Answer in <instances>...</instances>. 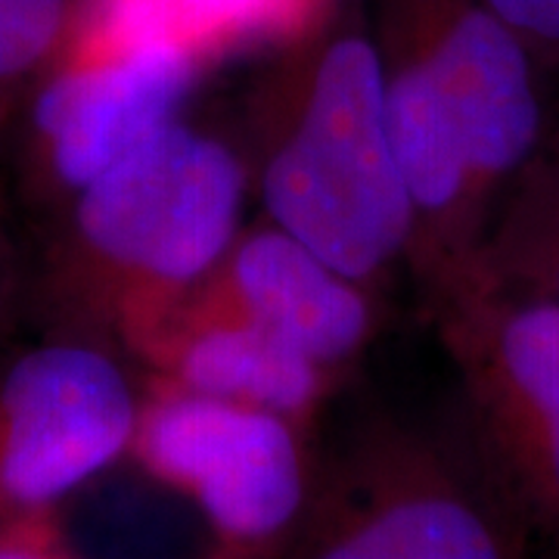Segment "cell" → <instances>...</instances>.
Instances as JSON below:
<instances>
[{
  "label": "cell",
  "instance_id": "1",
  "mask_svg": "<svg viewBox=\"0 0 559 559\" xmlns=\"http://www.w3.org/2000/svg\"><path fill=\"white\" fill-rule=\"evenodd\" d=\"M234 140L261 218L382 296L411 280L414 212L389 138L370 0H342L318 32L261 60Z\"/></svg>",
  "mask_w": 559,
  "mask_h": 559
},
{
  "label": "cell",
  "instance_id": "2",
  "mask_svg": "<svg viewBox=\"0 0 559 559\" xmlns=\"http://www.w3.org/2000/svg\"><path fill=\"white\" fill-rule=\"evenodd\" d=\"M246 205L249 178L234 131L180 116L38 221L25 305L47 333L121 352L215 267Z\"/></svg>",
  "mask_w": 559,
  "mask_h": 559
},
{
  "label": "cell",
  "instance_id": "3",
  "mask_svg": "<svg viewBox=\"0 0 559 559\" xmlns=\"http://www.w3.org/2000/svg\"><path fill=\"white\" fill-rule=\"evenodd\" d=\"M528 540L460 419L373 417L323 451L318 495L277 559H528Z\"/></svg>",
  "mask_w": 559,
  "mask_h": 559
},
{
  "label": "cell",
  "instance_id": "4",
  "mask_svg": "<svg viewBox=\"0 0 559 559\" xmlns=\"http://www.w3.org/2000/svg\"><path fill=\"white\" fill-rule=\"evenodd\" d=\"M460 389V426L520 510L559 550V301L481 264L426 301Z\"/></svg>",
  "mask_w": 559,
  "mask_h": 559
},
{
  "label": "cell",
  "instance_id": "5",
  "mask_svg": "<svg viewBox=\"0 0 559 559\" xmlns=\"http://www.w3.org/2000/svg\"><path fill=\"white\" fill-rule=\"evenodd\" d=\"M205 75L153 44L75 22L0 131L13 209L44 221L187 116Z\"/></svg>",
  "mask_w": 559,
  "mask_h": 559
},
{
  "label": "cell",
  "instance_id": "6",
  "mask_svg": "<svg viewBox=\"0 0 559 559\" xmlns=\"http://www.w3.org/2000/svg\"><path fill=\"white\" fill-rule=\"evenodd\" d=\"M128 463L193 503L215 557L277 559L318 495L323 448L314 426L143 377Z\"/></svg>",
  "mask_w": 559,
  "mask_h": 559
},
{
  "label": "cell",
  "instance_id": "7",
  "mask_svg": "<svg viewBox=\"0 0 559 559\" xmlns=\"http://www.w3.org/2000/svg\"><path fill=\"white\" fill-rule=\"evenodd\" d=\"M143 377L106 342L0 345V520L47 516L128 460Z\"/></svg>",
  "mask_w": 559,
  "mask_h": 559
},
{
  "label": "cell",
  "instance_id": "8",
  "mask_svg": "<svg viewBox=\"0 0 559 559\" xmlns=\"http://www.w3.org/2000/svg\"><path fill=\"white\" fill-rule=\"evenodd\" d=\"M373 35L417 62L457 124L491 212L559 121L554 75L485 0H370Z\"/></svg>",
  "mask_w": 559,
  "mask_h": 559
},
{
  "label": "cell",
  "instance_id": "9",
  "mask_svg": "<svg viewBox=\"0 0 559 559\" xmlns=\"http://www.w3.org/2000/svg\"><path fill=\"white\" fill-rule=\"evenodd\" d=\"M187 296L255 323L345 380L382 336L389 311V296L342 274L261 215L242 221Z\"/></svg>",
  "mask_w": 559,
  "mask_h": 559
},
{
  "label": "cell",
  "instance_id": "10",
  "mask_svg": "<svg viewBox=\"0 0 559 559\" xmlns=\"http://www.w3.org/2000/svg\"><path fill=\"white\" fill-rule=\"evenodd\" d=\"M143 377L237 401L318 429L345 377L249 320L183 296L121 345Z\"/></svg>",
  "mask_w": 559,
  "mask_h": 559
},
{
  "label": "cell",
  "instance_id": "11",
  "mask_svg": "<svg viewBox=\"0 0 559 559\" xmlns=\"http://www.w3.org/2000/svg\"><path fill=\"white\" fill-rule=\"evenodd\" d=\"M342 0H84L79 22L153 44L209 79L237 60H267L318 32Z\"/></svg>",
  "mask_w": 559,
  "mask_h": 559
},
{
  "label": "cell",
  "instance_id": "12",
  "mask_svg": "<svg viewBox=\"0 0 559 559\" xmlns=\"http://www.w3.org/2000/svg\"><path fill=\"white\" fill-rule=\"evenodd\" d=\"M479 264L510 286L559 301V197L532 168L500 200Z\"/></svg>",
  "mask_w": 559,
  "mask_h": 559
},
{
  "label": "cell",
  "instance_id": "13",
  "mask_svg": "<svg viewBox=\"0 0 559 559\" xmlns=\"http://www.w3.org/2000/svg\"><path fill=\"white\" fill-rule=\"evenodd\" d=\"M84 0H0V131L25 87L53 62Z\"/></svg>",
  "mask_w": 559,
  "mask_h": 559
},
{
  "label": "cell",
  "instance_id": "14",
  "mask_svg": "<svg viewBox=\"0 0 559 559\" xmlns=\"http://www.w3.org/2000/svg\"><path fill=\"white\" fill-rule=\"evenodd\" d=\"M538 62L559 79V0H485Z\"/></svg>",
  "mask_w": 559,
  "mask_h": 559
},
{
  "label": "cell",
  "instance_id": "15",
  "mask_svg": "<svg viewBox=\"0 0 559 559\" xmlns=\"http://www.w3.org/2000/svg\"><path fill=\"white\" fill-rule=\"evenodd\" d=\"M0 559H84L69 544L60 513L0 520ZM202 559H221L212 550Z\"/></svg>",
  "mask_w": 559,
  "mask_h": 559
},
{
  "label": "cell",
  "instance_id": "16",
  "mask_svg": "<svg viewBox=\"0 0 559 559\" xmlns=\"http://www.w3.org/2000/svg\"><path fill=\"white\" fill-rule=\"evenodd\" d=\"M25 305V259L13 234V200L0 197V345H7V330Z\"/></svg>",
  "mask_w": 559,
  "mask_h": 559
},
{
  "label": "cell",
  "instance_id": "17",
  "mask_svg": "<svg viewBox=\"0 0 559 559\" xmlns=\"http://www.w3.org/2000/svg\"><path fill=\"white\" fill-rule=\"evenodd\" d=\"M535 175H538L554 193L559 197V124L554 128V134H550V140L544 143V150L538 153V159L528 165Z\"/></svg>",
  "mask_w": 559,
  "mask_h": 559
},
{
  "label": "cell",
  "instance_id": "18",
  "mask_svg": "<svg viewBox=\"0 0 559 559\" xmlns=\"http://www.w3.org/2000/svg\"><path fill=\"white\" fill-rule=\"evenodd\" d=\"M3 193H10V190H7V178H3V165H0V197H3Z\"/></svg>",
  "mask_w": 559,
  "mask_h": 559
}]
</instances>
